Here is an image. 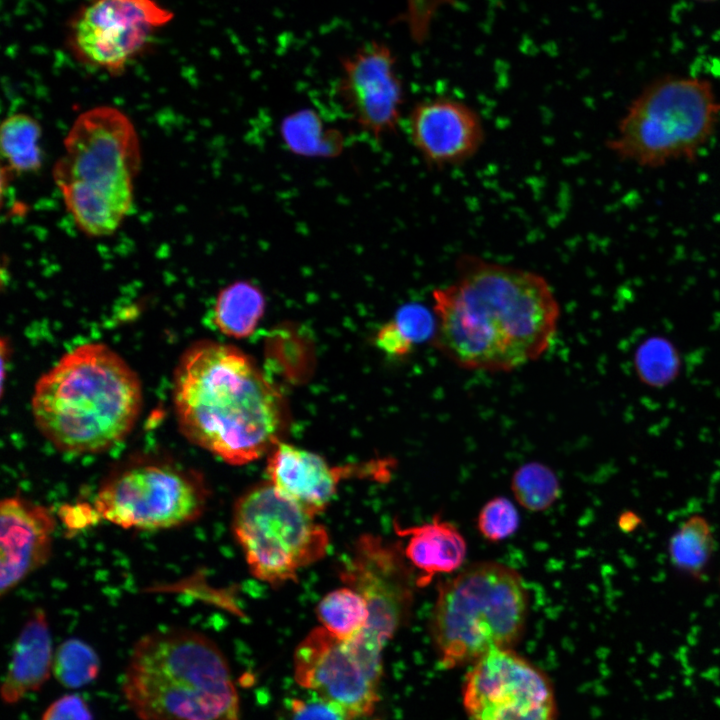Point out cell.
Returning a JSON list of instances; mask_svg holds the SVG:
<instances>
[{
  "mask_svg": "<svg viewBox=\"0 0 720 720\" xmlns=\"http://www.w3.org/2000/svg\"><path fill=\"white\" fill-rule=\"evenodd\" d=\"M11 660L1 686L6 705L19 703L39 691L52 673V637L44 611H33L22 627L13 647Z\"/></svg>",
  "mask_w": 720,
  "mask_h": 720,
  "instance_id": "obj_17",
  "label": "cell"
},
{
  "mask_svg": "<svg viewBox=\"0 0 720 720\" xmlns=\"http://www.w3.org/2000/svg\"><path fill=\"white\" fill-rule=\"evenodd\" d=\"M511 488L516 500L533 512L547 509L560 494V484L555 472L540 462H528L519 466L512 476Z\"/></svg>",
  "mask_w": 720,
  "mask_h": 720,
  "instance_id": "obj_25",
  "label": "cell"
},
{
  "mask_svg": "<svg viewBox=\"0 0 720 720\" xmlns=\"http://www.w3.org/2000/svg\"><path fill=\"white\" fill-rule=\"evenodd\" d=\"M0 523V592L4 595L49 559L55 518L45 506L11 496L1 502Z\"/></svg>",
  "mask_w": 720,
  "mask_h": 720,
  "instance_id": "obj_16",
  "label": "cell"
},
{
  "mask_svg": "<svg viewBox=\"0 0 720 720\" xmlns=\"http://www.w3.org/2000/svg\"><path fill=\"white\" fill-rule=\"evenodd\" d=\"M173 402L186 439L233 465L271 452L286 424L279 390L242 351L213 341L183 353Z\"/></svg>",
  "mask_w": 720,
  "mask_h": 720,
  "instance_id": "obj_2",
  "label": "cell"
},
{
  "mask_svg": "<svg viewBox=\"0 0 720 720\" xmlns=\"http://www.w3.org/2000/svg\"><path fill=\"white\" fill-rule=\"evenodd\" d=\"M716 548L711 523L700 514L683 521L668 541V556L672 566L693 579H702Z\"/></svg>",
  "mask_w": 720,
  "mask_h": 720,
  "instance_id": "obj_20",
  "label": "cell"
},
{
  "mask_svg": "<svg viewBox=\"0 0 720 720\" xmlns=\"http://www.w3.org/2000/svg\"><path fill=\"white\" fill-rule=\"evenodd\" d=\"M519 514L515 505L505 497L489 500L480 510L477 528L488 541H502L517 530Z\"/></svg>",
  "mask_w": 720,
  "mask_h": 720,
  "instance_id": "obj_26",
  "label": "cell"
},
{
  "mask_svg": "<svg viewBox=\"0 0 720 720\" xmlns=\"http://www.w3.org/2000/svg\"><path fill=\"white\" fill-rule=\"evenodd\" d=\"M66 524L72 529L83 528L100 518L98 512L87 504L65 506L60 512Z\"/></svg>",
  "mask_w": 720,
  "mask_h": 720,
  "instance_id": "obj_31",
  "label": "cell"
},
{
  "mask_svg": "<svg viewBox=\"0 0 720 720\" xmlns=\"http://www.w3.org/2000/svg\"><path fill=\"white\" fill-rule=\"evenodd\" d=\"M699 1H714V0H699Z\"/></svg>",
  "mask_w": 720,
  "mask_h": 720,
  "instance_id": "obj_33",
  "label": "cell"
},
{
  "mask_svg": "<svg viewBox=\"0 0 720 720\" xmlns=\"http://www.w3.org/2000/svg\"><path fill=\"white\" fill-rule=\"evenodd\" d=\"M641 522L640 516L634 511H624L618 518V526L625 533L635 531Z\"/></svg>",
  "mask_w": 720,
  "mask_h": 720,
  "instance_id": "obj_32",
  "label": "cell"
},
{
  "mask_svg": "<svg viewBox=\"0 0 720 720\" xmlns=\"http://www.w3.org/2000/svg\"><path fill=\"white\" fill-rule=\"evenodd\" d=\"M411 143L432 168L454 167L473 158L485 140L478 112L467 103L435 97L417 102L408 115Z\"/></svg>",
  "mask_w": 720,
  "mask_h": 720,
  "instance_id": "obj_14",
  "label": "cell"
},
{
  "mask_svg": "<svg viewBox=\"0 0 720 720\" xmlns=\"http://www.w3.org/2000/svg\"><path fill=\"white\" fill-rule=\"evenodd\" d=\"M385 646L365 631L341 640L317 627L295 649V680L350 720L369 716L379 700Z\"/></svg>",
  "mask_w": 720,
  "mask_h": 720,
  "instance_id": "obj_10",
  "label": "cell"
},
{
  "mask_svg": "<svg viewBox=\"0 0 720 720\" xmlns=\"http://www.w3.org/2000/svg\"><path fill=\"white\" fill-rule=\"evenodd\" d=\"M462 704L469 720H556L558 713L551 680L512 648L471 664Z\"/></svg>",
  "mask_w": 720,
  "mask_h": 720,
  "instance_id": "obj_11",
  "label": "cell"
},
{
  "mask_svg": "<svg viewBox=\"0 0 720 720\" xmlns=\"http://www.w3.org/2000/svg\"><path fill=\"white\" fill-rule=\"evenodd\" d=\"M140 164L138 135L125 113L98 106L75 119L53 178L83 233L103 237L118 229L131 209Z\"/></svg>",
  "mask_w": 720,
  "mask_h": 720,
  "instance_id": "obj_5",
  "label": "cell"
},
{
  "mask_svg": "<svg viewBox=\"0 0 720 720\" xmlns=\"http://www.w3.org/2000/svg\"><path fill=\"white\" fill-rule=\"evenodd\" d=\"M265 308L261 291L247 281H236L218 294L213 311L217 328L230 337L250 336Z\"/></svg>",
  "mask_w": 720,
  "mask_h": 720,
  "instance_id": "obj_21",
  "label": "cell"
},
{
  "mask_svg": "<svg viewBox=\"0 0 720 720\" xmlns=\"http://www.w3.org/2000/svg\"><path fill=\"white\" fill-rule=\"evenodd\" d=\"M395 529L407 538L402 551L412 568L419 572L417 586L427 585L436 574L457 570L466 558L463 535L453 524L438 517L413 527L396 525Z\"/></svg>",
  "mask_w": 720,
  "mask_h": 720,
  "instance_id": "obj_18",
  "label": "cell"
},
{
  "mask_svg": "<svg viewBox=\"0 0 720 720\" xmlns=\"http://www.w3.org/2000/svg\"><path fill=\"white\" fill-rule=\"evenodd\" d=\"M121 692L140 720H241L226 657L206 635L185 628L138 639Z\"/></svg>",
  "mask_w": 720,
  "mask_h": 720,
  "instance_id": "obj_4",
  "label": "cell"
},
{
  "mask_svg": "<svg viewBox=\"0 0 720 720\" xmlns=\"http://www.w3.org/2000/svg\"><path fill=\"white\" fill-rule=\"evenodd\" d=\"M381 464L334 467L314 452L278 442L270 452L267 474L282 496L316 516L333 500L343 479L356 475L384 477V469H378Z\"/></svg>",
  "mask_w": 720,
  "mask_h": 720,
  "instance_id": "obj_15",
  "label": "cell"
},
{
  "mask_svg": "<svg viewBox=\"0 0 720 720\" xmlns=\"http://www.w3.org/2000/svg\"><path fill=\"white\" fill-rule=\"evenodd\" d=\"M316 615L321 627L331 635L341 640H350L366 628L370 609L361 593L343 585L328 592L320 600Z\"/></svg>",
  "mask_w": 720,
  "mask_h": 720,
  "instance_id": "obj_22",
  "label": "cell"
},
{
  "mask_svg": "<svg viewBox=\"0 0 720 720\" xmlns=\"http://www.w3.org/2000/svg\"><path fill=\"white\" fill-rule=\"evenodd\" d=\"M315 517L269 481L247 489L234 503L232 531L251 574L280 586L322 559L330 537Z\"/></svg>",
  "mask_w": 720,
  "mask_h": 720,
  "instance_id": "obj_8",
  "label": "cell"
},
{
  "mask_svg": "<svg viewBox=\"0 0 720 720\" xmlns=\"http://www.w3.org/2000/svg\"><path fill=\"white\" fill-rule=\"evenodd\" d=\"M142 407L132 368L105 344L69 351L37 381L32 414L42 435L69 453H98L123 440Z\"/></svg>",
  "mask_w": 720,
  "mask_h": 720,
  "instance_id": "obj_3",
  "label": "cell"
},
{
  "mask_svg": "<svg viewBox=\"0 0 720 720\" xmlns=\"http://www.w3.org/2000/svg\"><path fill=\"white\" fill-rule=\"evenodd\" d=\"M720 576V575H719ZM719 586H720V577H719Z\"/></svg>",
  "mask_w": 720,
  "mask_h": 720,
  "instance_id": "obj_34",
  "label": "cell"
},
{
  "mask_svg": "<svg viewBox=\"0 0 720 720\" xmlns=\"http://www.w3.org/2000/svg\"><path fill=\"white\" fill-rule=\"evenodd\" d=\"M285 720H350L341 710L315 694L289 701Z\"/></svg>",
  "mask_w": 720,
  "mask_h": 720,
  "instance_id": "obj_28",
  "label": "cell"
},
{
  "mask_svg": "<svg viewBox=\"0 0 720 720\" xmlns=\"http://www.w3.org/2000/svg\"><path fill=\"white\" fill-rule=\"evenodd\" d=\"M528 593L520 575L498 562L475 563L439 589L430 633L445 668L511 649L524 633Z\"/></svg>",
  "mask_w": 720,
  "mask_h": 720,
  "instance_id": "obj_6",
  "label": "cell"
},
{
  "mask_svg": "<svg viewBox=\"0 0 720 720\" xmlns=\"http://www.w3.org/2000/svg\"><path fill=\"white\" fill-rule=\"evenodd\" d=\"M335 92L348 118L375 140L398 128L405 90L385 42L370 40L342 56Z\"/></svg>",
  "mask_w": 720,
  "mask_h": 720,
  "instance_id": "obj_13",
  "label": "cell"
},
{
  "mask_svg": "<svg viewBox=\"0 0 720 720\" xmlns=\"http://www.w3.org/2000/svg\"><path fill=\"white\" fill-rule=\"evenodd\" d=\"M41 720H93L91 709L79 694H65L45 709Z\"/></svg>",
  "mask_w": 720,
  "mask_h": 720,
  "instance_id": "obj_29",
  "label": "cell"
},
{
  "mask_svg": "<svg viewBox=\"0 0 720 720\" xmlns=\"http://www.w3.org/2000/svg\"><path fill=\"white\" fill-rule=\"evenodd\" d=\"M376 343L384 352L398 357L407 355L414 345L394 320L386 323L379 330Z\"/></svg>",
  "mask_w": 720,
  "mask_h": 720,
  "instance_id": "obj_30",
  "label": "cell"
},
{
  "mask_svg": "<svg viewBox=\"0 0 720 720\" xmlns=\"http://www.w3.org/2000/svg\"><path fill=\"white\" fill-rule=\"evenodd\" d=\"M433 346L466 370L511 372L539 359L558 328L560 306L540 274L473 254L455 280L432 292Z\"/></svg>",
  "mask_w": 720,
  "mask_h": 720,
  "instance_id": "obj_1",
  "label": "cell"
},
{
  "mask_svg": "<svg viewBox=\"0 0 720 720\" xmlns=\"http://www.w3.org/2000/svg\"><path fill=\"white\" fill-rule=\"evenodd\" d=\"M172 18L155 0H90L72 22L71 47L83 63L119 74Z\"/></svg>",
  "mask_w": 720,
  "mask_h": 720,
  "instance_id": "obj_12",
  "label": "cell"
},
{
  "mask_svg": "<svg viewBox=\"0 0 720 720\" xmlns=\"http://www.w3.org/2000/svg\"><path fill=\"white\" fill-rule=\"evenodd\" d=\"M719 124L720 99L709 80L667 74L630 101L605 146L618 160L646 169L694 162Z\"/></svg>",
  "mask_w": 720,
  "mask_h": 720,
  "instance_id": "obj_7",
  "label": "cell"
},
{
  "mask_svg": "<svg viewBox=\"0 0 720 720\" xmlns=\"http://www.w3.org/2000/svg\"><path fill=\"white\" fill-rule=\"evenodd\" d=\"M100 659L85 641L70 638L54 652L52 674L66 688H81L92 683L100 673Z\"/></svg>",
  "mask_w": 720,
  "mask_h": 720,
  "instance_id": "obj_24",
  "label": "cell"
},
{
  "mask_svg": "<svg viewBox=\"0 0 720 720\" xmlns=\"http://www.w3.org/2000/svg\"><path fill=\"white\" fill-rule=\"evenodd\" d=\"M280 138L287 150L307 158H335L345 146L340 130L329 127L320 114L302 108L287 114L280 122Z\"/></svg>",
  "mask_w": 720,
  "mask_h": 720,
  "instance_id": "obj_19",
  "label": "cell"
},
{
  "mask_svg": "<svg viewBox=\"0 0 720 720\" xmlns=\"http://www.w3.org/2000/svg\"><path fill=\"white\" fill-rule=\"evenodd\" d=\"M394 321L413 344L432 340L435 334L436 317L434 312L419 303L403 305L398 310Z\"/></svg>",
  "mask_w": 720,
  "mask_h": 720,
  "instance_id": "obj_27",
  "label": "cell"
},
{
  "mask_svg": "<svg viewBox=\"0 0 720 720\" xmlns=\"http://www.w3.org/2000/svg\"><path fill=\"white\" fill-rule=\"evenodd\" d=\"M209 496L199 472L170 460L136 458L105 477L95 509L100 518L125 529H170L197 520Z\"/></svg>",
  "mask_w": 720,
  "mask_h": 720,
  "instance_id": "obj_9",
  "label": "cell"
},
{
  "mask_svg": "<svg viewBox=\"0 0 720 720\" xmlns=\"http://www.w3.org/2000/svg\"><path fill=\"white\" fill-rule=\"evenodd\" d=\"M41 127L31 116L16 113L1 125V154L9 171L34 172L41 167Z\"/></svg>",
  "mask_w": 720,
  "mask_h": 720,
  "instance_id": "obj_23",
  "label": "cell"
}]
</instances>
